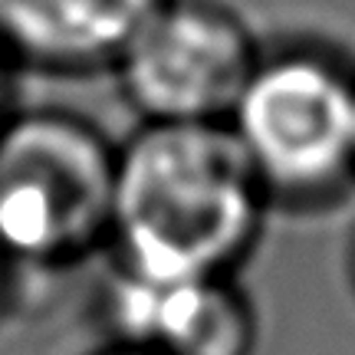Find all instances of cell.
<instances>
[{"instance_id":"30bf717a","label":"cell","mask_w":355,"mask_h":355,"mask_svg":"<svg viewBox=\"0 0 355 355\" xmlns=\"http://www.w3.org/2000/svg\"><path fill=\"white\" fill-rule=\"evenodd\" d=\"M352 277H355V250H352Z\"/></svg>"},{"instance_id":"6da1fadb","label":"cell","mask_w":355,"mask_h":355,"mask_svg":"<svg viewBox=\"0 0 355 355\" xmlns=\"http://www.w3.org/2000/svg\"><path fill=\"white\" fill-rule=\"evenodd\" d=\"M270 194L227 122H141L115 158L119 270L230 277L260 237Z\"/></svg>"},{"instance_id":"9c48e42d","label":"cell","mask_w":355,"mask_h":355,"mask_svg":"<svg viewBox=\"0 0 355 355\" xmlns=\"http://www.w3.org/2000/svg\"><path fill=\"white\" fill-rule=\"evenodd\" d=\"M3 60H7V56H3V50H0V122L7 119V115H3V96H7V79H3Z\"/></svg>"},{"instance_id":"7a4b0ae2","label":"cell","mask_w":355,"mask_h":355,"mask_svg":"<svg viewBox=\"0 0 355 355\" xmlns=\"http://www.w3.org/2000/svg\"><path fill=\"white\" fill-rule=\"evenodd\" d=\"M119 148L76 112L30 109L0 122V250L66 266L112 241Z\"/></svg>"},{"instance_id":"3957f363","label":"cell","mask_w":355,"mask_h":355,"mask_svg":"<svg viewBox=\"0 0 355 355\" xmlns=\"http://www.w3.org/2000/svg\"><path fill=\"white\" fill-rule=\"evenodd\" d=\"M227 125L270 198L309 204L355 178V79L329 56H260Z\"/></svg>"},{"instance_id":"8992f818","label":"cell","mask_w":355,"mask_h":355,"mask_svg":"<svg viewBox=\"0 0 355 355\" xmlns=\"http://www.w3.org/2000/svg\"><path fill=\"white\" fill-rule=\"evenodd\" d=\"M158 0H0V50L43 69L115 63Z\"/></svg>"},{"instance_id":"52a82bcc","label":"cell","mask_w":355,"mask_h":355,"mask_svg":"<svg viewBox=\"0 0 355 355\" xmlns=\"http://www.w3.org/2000/svg\"><path fill=\"white\" fill-rule=\"evenodd\" d=\"M92 355H158V352H148V349H141V345L115 343V345H109V349H102V352H92Z\"/></svg>"},{"instance_id":"ba28073f","label":"cell","mask_w":355,"mask_h":355,"mask_svg":"<svg viewBox=\"0 0 355 355\" xmlns=\"http://www.w3.org/2000/svg\"><path fill=\"white\" fill-rule=\"evenodd\" d=\"M10 257L0 250V303L7 300V286H10Z\"/></svg>"},{"instance_id":"277c9868","label":"cell","mask_w":355,"mask_h":355,"mask_svg":"<svg viewBox=\"0 0 355 355\" xmlns=\"http://www.w3.org/2000/svg\"><path fill=\"white\" fill-rule=\"evenodd\" d=\"M260 53L254 33L217 0H158L115 69L141 122H227Z\"/></svg>"},{"instance_id":"5b68a950","label":"cell","mask_w":355,"mask_h":355,"mask_svg":"<svg viewBox=\"0 0 355 355\" xmlns=\"http://www.w3.org/2000/svg\"><path fill=\"white\" fill-rule=\"evenodd\" d=\"M105 313L119 343L158 355H254L257 313L230 277L152 279L115 270Z\"/></svg>"}]
</instances>
